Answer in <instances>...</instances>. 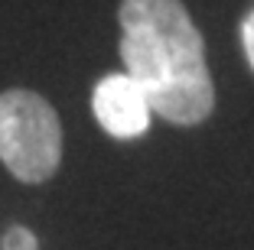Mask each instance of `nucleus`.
<instances>
[{"label":"nucleus","instance_id":"obj_1","mask_svg":"<svg viewBox=\"0 0 254 250\" xmlns=\"http://www.w3.org/2000/svg\"><path fill=\"white\" fill-rule=\"evenodd\" d=\"M121 59L150 110L192 127L212 114L215 88L199 26L180 0H121Z\"/></svg>","mask_w":254,"mask_h":250},{"label":"nucleus","instance_id":"obj_2","mask_svg":"<svg viewBox=\"0 0 254 250\" xmlns=\"http://www.w3.org/2000/svg\"><path fill=\"white\" fill-rule=\"evenodd\" d=\"M0 162L20 182H46L62 162V124L43 95L10 88L0 95Z\"/></svg>","mask_w":254,"mask_h":250},{"label":"nucleus","instance_id":"obj_3","mask_svg":"<svg viewBox=\"0 0 254 250\" xmlns=\"http://www.w3.org/2000/svg\"><path fill=\"white\" fill-rule=\"evenodd\" d=\"M91 110H95V120L114 140L143 137L150 127V114H153L143 88L127 72H111L98 81L91 95Z\"/></svg>","mask_w":254,"mask_h":250},{"label":"nucleus","instance_id":"obj_4","mask_svg":"<svg viewBox=\"0 0 254 250\" xmlns=\"http://www.w3.org/2000/svg\"><path fill=\"white\" fill-rule=\"evenodd\" d=\"M3 250H36V237L26 228H10L3 237Z\"/></svg>","mask_w":254,"mask_h":250},{"label":"nucleus","instance_id":"obj_5","mask_svg":"<svg viewBox=\"0 0 254 250\" xmlns=\"http://www.w3.org/2000/svg\"><path fill=\"white\" fill-rule=\"evenodd\" d=\"M241 39H245V55H248V65L254 68V10L245 16V23H241Z\"/></svg>","mask_w":254,"mask_h":250}]
</instances>
